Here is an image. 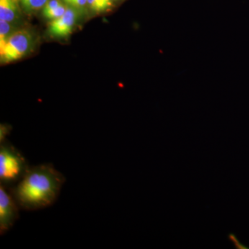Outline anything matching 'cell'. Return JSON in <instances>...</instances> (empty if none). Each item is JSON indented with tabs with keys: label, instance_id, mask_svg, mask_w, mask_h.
Returning a JSON list of instances; mask_svg holds the SVG:
<instances>
[{
	"label": "cell",
	"instance_id": "8",
	"mask_svg": "<svg viewBox=\"0 0 249 249\" xmlns=\"http://www.w3.org/2000/svg\"><path fill=\"white\" fill-rule=\"evenodd\" d=\"M23 9L29 13L43 9L49 0H19Z\"/></svg>",
	"mask_w": 249,
	"mask_h": 249
},
{
	"label": "cell",
	"instance_id": "2",
	"mask_svg": "<svg viewBox=\"0 0 249 249\" xmlns=\"http://www.w3.org/2000/svg\"><path fill=\"white\" fill-rule=\"evenodd\" d=\"M27 160L11 142H0V183L10 188L17 184L27 173Z\"/></svg>",
	"mask_w": 249,
	"mask_h": 249
},
{
	"label": "cell",
	"instance_id": "12",
	"mask_svg": "<svg viewBox=\"0 0 249 249\" xmlns=\"http://www.w3.org/2000/svg\"><path fill=\"white\" fill-rule=\"evenodd\" d=\"M11 132V127L6 124H1L0 127V142H2L6 140V136L9 135Z\"/></svg>",
	"mask_w": 249,
	"mask_h": 249
},
{
	"label": "cell",
	"instance_id": "6",
	"mask_svg": "<svg viewBox=\"0 0 249 249\" xmlns=\"http://www.w3.org/2000/svg\"><path fill=\"white\" fill-rule=\"evenodd\" d=\"M19 0H0V19L12 22L19 14Z\"/></svg>",
	"mask_w": 249,
	"mask_h": 249
},
{
	"label": "cell",
	"instance_id": "5",
	"mask_svg": "<svg viewBox=\"0 0 249 249\" xmlns=\"http://www.w3.org/2000/svg\"><path fill=\"white\" fill-rule=\"evenodd\" d=\"M77 15L75 9L67 8L61 17L53 19L49 25V31L53 37H64L71 34L75 25Z\"/></svg>",
	"mask_w": 249,
	"mask_h": 249
},
{
	"label": "cell",
	"instance_id": "7",
	"mask_svg": "<svg viewBox=\"0 0 249 249\" xmlns=\"http://www.w3.org/2000/svg\"><path fill=\"white\" fill-rule=\"evenodd\" d=\"M114 5L115 3L112 0H88V7L96 14L109 11Z\"/></svg>",
	"mask_w": 249,
	"mask_h": 249
},
{
	"label": "cell",
	"instance_id": "9",
	"mask_svg": "<svg viewBox=\"0 0 249 249\" xmlns=\"http://www.w3.org/2000/svg\"><path fill=\"white\" fill-rule=\"evenodd\" d=\"M10 22L0 19V47H2L11 35V27Z\"/></svg>",
	"mask_w": 249,
	"mask_h": 249
},
{
	"label": "cell",
	"instance_id": "3",
	"mask_svg": "<svg viewBox=\"0 0 249 249\" xmlns=\"http://www.w3.org/2000/svg\"><path fill=\"white\" fill-rule=\"evenodd\" d=\"M33 39L29 31L22 30L11 34L2 47H0V58L2 63L19 60L30 51Z\"/></svg>",
	"mask_w": 249,
	"mask_h": 249
},
{
	"label": "cell",
	"instance_id": "13",
	"mask_svg": "<svg viewBox=\"0 0 249 249\" xmlns=\"http://www.w3.org/2000/svg\"><path fill=\"white\" fill-rule=\"evenodd\" d=\"M113 1H114V3L118 2V1H123V0H112Z\"/></svg>",
	"mask_w": 249,
	"mask_h": 249
},
{
	"label": "cell",
	"instance_id": "11",
	"mask_svg": "<svg viewBox=\"0 0 249 249\" xmlns=\"http://www.w3.org/2000/svg\"><path fill=\"white\" fill-rule=\"evenodd\" d=\"M65 4L75 9L81 10L88 7V0H62Z\"/></svg>",
	"mask_w": 249,
	"mask_h": 249
},
{
	"label": "cell",
	"instance_id": "10",
	"mask_svg": "<svg viewBox=\"0 0 249 249\" xmlns=\"http://www.w3.org/2000/svg\"><path fill=\"white\" fill-rule=\"evenodd\" d=\"M67 8L65 4H62L55 9L50 10L47 12H43V16L47 19H57V18L61 17L66 12Z\"/></svg>",
	"mask_w": 249,
	"mask_h": 249
},
{
	"label": "cell",
	"instance_id": "4",
	"mask_svg": "<svg viewBox=\"0 0 249 249\" xmlns=\"http://www.w3.org/2000/svg\"><path fill=\"white\" fill-rule=\"evenodd\" d=\"M19 205L9 188L0 184V234L4 235L19 218Z\"/></svg>",
	"mask_w": 249,
	"mask_h": 249
},
{
	"label": "cell",
	"instance_id": "1",
	"mask_svg": "<svg viewBox=\"0 0 249 249\" xmlns=\"http://www.w3.org/2000/svg\"><path fill=\"white\" fill-rule=\"evenodd\" d=\"M65 181L52 164L30 167L24 178L9 188L19 208L26 211L48 207L55 202Z\"/></svg>",
	"mask_w": 249,
	"mask_h": 249
}]
</instances>
